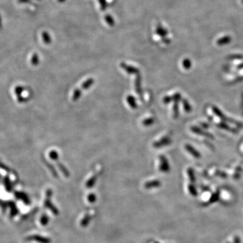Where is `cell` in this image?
<instances>
[{"label":"cell","instance_id":"1","mask_svg":"<svg viewBox=\"0 0 243 243\" xmlns=\"http://www.w3.org/2000/svg\"><path fill=\"white\" fill-rule=\"evenodd\" d=\"M159 159L160 161L159 166V170L162 171V172H168L170 171V165H169L168 160L167 159V158L164 155H160L159 156Z\"/></svg>","mask_w":243,"mask_h":243},{"label":"cell","instance_id":"2","mask_svg":"<svg viewBox=\"0 0 243 243\" xmlns=\"http://www.w3.org/2000/svg\"><path fill=\"white\" fill-rule=\"evenodd\" d=\"M120 66L126 72L129 74V75H139V73H140V70H139L137 68L130 66V65H128L127 64L124 63V62H121L120 64Z\"/></svg>","mask_w":243,"mask_h":243},{"label":"cell","instance_id":"3","mask_svg":"<svg viewBox=\"0 0 243 243\" xmlns=\"http://www.w3.org/2000/svg\"><path fill=\"white\" fill-rule=\"evenodd\" d=\"M141 84H142V78L141 76L140 75V74H139V75H137L135 80V89L136 93L138 95L139 97H143V90H142Z\"/></svg>","mask_w":243,"mask_h":243},{"label":"cell","instance_id":"4","mask_svg":"<svg viewBox=\"0 0 243 243\" xmlns=\"http://www.w3.org/2000/svg\"><path fill=\"white\" fill-rule=\"evenodd\" d=\"M171 143V140L168 137H165L160 139V140L158 141H155L153 143V146L154 148H157V149H158V148H161L163 147H165L166 146V145H168L169 144H170Z\"/></svg>","mask_w":243,"mask_h":243},{"label":"cell","instance_id":"5","mask_svg":"<svg viewBox=\"0 0 243 243\" xmlns=\"http://www.w3.org/2000/svg\"><path fill=\"white\" fill-rule=\"evenodd\" d=\"M161 186V182L159 180H153L146 182L144 184V187L146 189L159 188Z\"/></svg>","mask_w":243,"mask_h":243},{"label":"cell","instance_id":"6","mask_svg":"<svg viewBox=\"0 0 243 243\" xmlns=\"http://www.w3.org/2000/svg\"><path fill=\"white\" fill-rule=\"evenodd\" d=\"M126 102L132 109H135L137 108L138 105H137V100H136L135 97L133 95H128L126 97Z\"/></svg>","mask_w":243,"mask_h":243},{"label":"cell","instance_id":"7","mask_svg":"<svg viewBox=\"0 0 243 243\" xmlns=\"http://www.w3.org/2000/svg\"><path fill=\"white\" fill-rule=\"evenodd\" d=\"M98 178V176H97V174H95L93 176H92L89 179H88L87 182L85 184V186L88 188H93V186L95 185V183Z\"/></svg>","mask_w":243,"mask_h":243},{"label":"cell","instance_id":"8","mask_svg":"<svg viewBox=\"0 0 243 243\" xmlns=\"http://www.w3.org/2000/svg\"><path fill=\"white\" fill-rule=\"evenodd\" d=\"M95 83V80L93 78H89L86 80L81 85V88L83 90H87L92 87Z\"/></svg>","mask_w":243,"mask_h":243},{"label":"cell","instance_id":"9","mask_svg":"<svg viewBox=\"0 0 243 243\" xmlns=\"http://www.w3.org/2000/svg\"><path fill=\"white\" fill-rule=\"evenodd\" d=\"M91 216L89 214H86L84 218L82 219L81 221V226L83 228H85L89 224L90 221L91 220Z\"/></svg>","mask_w":243,"mask_h":243},{"label":"cell","instance_id":"10","mask_svg":"<svg viewBox=\"0 0 243 243\" xmlns=\"http://www.w3.org/2000/svg\"><path fill=\"white\" fill-rule=\"evenodd\" d=\"M82 95V91L81 88H76V89L74 90L73 94H72V100L74 102H76L78 101Z\"/></svg>","mask_w":243,"mask_h":243},{"label":"cell","instance_id":"11","mask_svg":"<svg viewBox=\"0 0 243 243\" xmlns=\"http://www.w3.org/2000/svg\"><path fill=\"white\" fill-rule=\"evenodd\" d=\"M155 118H154L153 117H150V118H146V119L143 120V122H142V124H143L144 126L148 127V126H152L153 124L155 123Z\"/></svg>","mask_w":243,"mask_h":243},{"label":"cell","instance_id":"12","mask_svg":"<svg viewBox=\"0 0 243 243\" xmlns=\"http://www.w3.org/2000/svg\"><path fill=\"white\" fill-rule=\"evenodd\" d=\"M58 166L59 167V168H60V170H61L62 174H63L65 176H66V177H69L70 176L69 171L64 164H61V163L58 162Z\"/></svg>","mask_w":243,"mask_h":243},{"label":"cell","instance_id":"13","mask_svg":"<svg viewBox=\"0 0 243 243\" xmlns=\"http://www.w3.org/2000/svg\"><path fill=\"white\" fill-rule=\"evenodd\" d=\"M156 34H158L159 36H161L162 37H164L165 35L168 34V32L166 31L165 28H164L162 27L161 26H158V27L156 28V31H155Z\"/></svg>","mask_w":243,"mask_h":243},{"label":"cell","instance_id":"14","mask_svg":"<svg viewBox=\"0 0 243 243\" xmlns=\"http://www.w3.org/2000/svg\"><path fill=\"white\" fill-rule=\"evenodd\" d=\"M41 36H42V38H43V41H44V43L45 44H50L52 42V38L51 37H50L49 34L48 32H46V31H44L42 32V35H41Z\"/></svg>","mask_w":243,"mask_h":243},{"label":"cell","instance_id":"15","mask_svg":"<svg viewBox=\"0 0 243 243\" xmlns=\"http://www.w3.org/2000/svg\"><path fill=\"white\" fill-rule=\"evenodd\" d=\"M105 22H107V24L109 26H113L115 25V21H114V19L112 18V16H111L110 15H109V14H107L105 16Z\"/></svg>","mask_w":243,"mask_h":243},{"label":"cell","instance_id":"16","mask_svg":"<svg viewBox=\"0 0 243 243\" xmlns=\"http://www.w3.org/2000/svg\"><path fill=\"white\" fill-rule=\"evenodd\" d=\"M87 199H88V201L89 203H94L95 202H96V201H97V197H96V195H95L94 193H93V192H92V193H90L89 195H88V197H87Z\"/></svg>","mask_w":243,"mask_h":243},{"label":"cell","instance_id":"17","mask_svg":"<svg viewBox=\"0 0 243 243\" xmlns=\"http://www.w3.org/2000/svg\"><path fill=\"white\" fill-rule=\"evenodd\" d=\"M49 156L51 159H52L53 160H55V161H57L59 158L58 153L56 152V151H52L49 153Z\"/></svg>","mask_w":243,"mask_h":243},{"label":"cell","instance_id":"18","mask_svg":"<svg viewBox=\"0 0 243 243\" xmlns=\"http://www.w3.org/2000/svg\"><path fill=\"white\" fill-rule=\"evenodd\" d=\"M173 112H174V117L177 118L178 116V105L177 103H175L174 105L173 106Z\"/></svg>","mask_w":243,"mask_h":243},{"label":"cell","instance_id":"19","mask_svg":"<svg viewBox=\"0 0 243 243\" xmlns=\"http://www.w3.org/2000/svg\"><path fill=\"white\" fill-rule=\"evenodd\" d=\"M48 222H49L48 217H47L46 215H43V217L41 218V224L44 225V226H45V225H47V224H48Z\"/></svg>","mask_w":243,"mask_h":243},{"label":"cell","instance_id":"20","mask_svg":"<svg viewBox=\"0 0 243 243\" xmlns=\"http://www.w3.org/2000/svg\"><path fill=\"white\" fill-rule=\"evenodd\" d=\"M98 1H99V4H100V6H101V10H103V11L105 10L106 7H107L105 0H98Z\"/></svg>","mask_w":243,"mask_h":243},{"label":"cell","instance_id":"21","mask_svg":"<svg viewBox=\"0 0 243 243\" xmlns=\"http://www.w3.org/2000/svg\"><path fill=\"white\" fill-rule=\"evenodd\" d=\"M171 101H172V97H170V96H165L164 97V99H163V102L165 104H168V103H170Z\"/></svg>","mask_w":243,"mask_h":243},{"label":"cell","instance_id":"22","mask_svg":"<svg viewBox=\"0 0 243 243\" xmlns=\"http://www.w3.org/2000/svg\"><path fill=\"white\" fill-rule=\"evenodd\" d=\"M32 62L34 64H37L38 62V56L36 54V53H35V54L33 55V56H32Z\"/></svg>","mask_w":243,"mask_h":243},{"label":"cell","instance_id":"23","mask_svg":"<svg viewBox=\"0 0 243 243\" xmlns=\"http://www.w3.org/2000/svg\"><path fill=\"white\" fill-rule=\"evenodd\" d=\"M18 2L20 4H30L31 3V0H18Z\"/></svg>","mask_w":243,"mask_h":243},{"label":"cell","instance_id":"24","mask_svg":"<svg viewBox=\"0 0 243 243\" xmlns=\"http://www.w3.org/2000/svg\"><path fill=\"white\" fill-rule=\"evenodd\" d=\"M2 18L1 16H0V29L2 28Z\"/></svg>","mask_w":243,"mask_h":243},{"label":"cell","instance_id":"25","mask_svg":"<svg viewBox=\"0 0 243 243\" xmlns=\"http://www.w3.org/2000/svg\"><path fill=\"white\" fill-rule=\"evenodd\" d=\"M65 1H66V0H58V2H60V3H62V2H64Z\"/></svg>","mask_w":243,"mask_h":243},{"label":"cell","instance_id":"26","mask_svg":"<svg viewBox=\"0 0 243 243\" xmlns=\"http://www.w3.org/2000/svg\"><path fill=\"white\" fill-rule=\"evenodd\" d=\"M155 243H159V242H155Z\"/></svg>","mask_w":243,"mask_h":243}]
</instances>
